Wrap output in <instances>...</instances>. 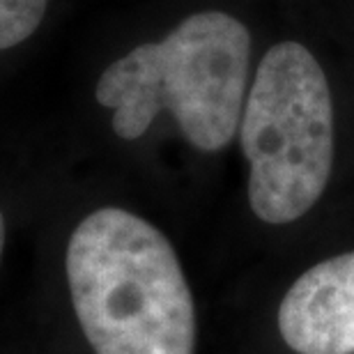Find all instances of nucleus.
<instances>
[{
  "label": "nucleus",
  "instance_id": "nucleus-1",
  "mask_svg": "<svg viewBox=\"0 0 354 354\" xmlns=\"http://www.w3.org/2000/svg\"><path fill=\"white\" fill-rule=\"evenodd\" d=\"M67 283L95 354H194L196 308L180 258L159 228L102 207L67 244Z\"/></svg>",
  "mask_w": 354,
  "mask_h": 354
},
{
  "label": "nucleus",
  "instance_id": "nucleus-2",
  "mask_svg": "<svg viewBox=\"0 0 354 354\" xmlns=\"http://www.w3.org/2000/svg\"><path fill=\"white\" fill-rule=\"evenodd\" d=\"M251 35L225 12L191 14L161 41L140 44L106 67L97 102L113 111V131L136 140L168 111L196 150L235 138L244 111Z\"/></svg>",
  "mask_w": 354,
  "mask_h": 354
},
{
  "label": "nucleus",
  "instance_id": "nucleus-3",
  "mask_svg": "<svg viewBox=\"0 0 354 354\" xmlns=\"http://www.w3.org/2000/svg\"><path fill=\"white\" fill-rule=\"evenodd\" d=\"M239 140L260 221L292 223L320 201L334 166V104L320 62L299 41H279L263 55Z\"/></svg>",
  "mask_w": 354,
  "mask_h": 354
},
{
  "label": "nucleus",
  "instance_id": "nucleus-4",
  "mask_svg": "<svg viewBox=\"0 0 354 354\" xmlns=\"http://www.w3.org/2000/svg\"><path fill=\"white\" fill-rule=\"evenodd\" d=\"M279 331L297 354H354V251L322 260L290 286Z\"/></svg>",
  "mask_w": 354,
  "mask_h": 354
},
{
  "label": "nucleus",
  "instance_id": "nucleus-5",
  "mask_svg": "<svg viewBox=\"0 0 354 354\" xmlns=\"http://www.w3.org/2000/svg\"><path fill=\"white\" fill-rule=\"evenodd\" d=\"M48 0H0V51L26 41L37 30Z\"/></svg>",
  "mask_w": 354,
  "mask_h": 354
},
{
  "label": "nucleus",
  "instance_id": "nucleus-6",
  "mask_svg": "<svg viewBox=\"0 0 354 354\" xmlns=\"http://www.w3.org/2000/svg\"><path fill=\"white\" fill-rule=\"evenodd\" d=\"M3 249H5V218L0 212V260H3Z\"/></svg>",
  "mask_w": 354,
  "mask_h": 354
}]
</instances>
